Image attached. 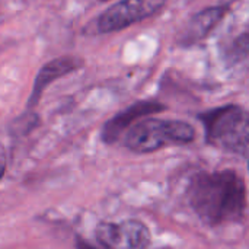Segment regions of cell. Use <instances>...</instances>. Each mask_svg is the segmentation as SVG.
Masks as SVG:
<instances>
[{
  "mask_svg": "<svg viewBox=\"0 0 249 249\" xmlns=\"http://www.w3.org/2000/svg\"><path fill=\"white\" fill-rule=\"evenodd\" d=\"M168 0H121L108 7L96 19L99 34L123 31L134 23L149 19L159 13Z\"/></svg>",
  "mask_w": 249,
  "mask_h": 249,
  "instance_id": "cell-4",
  "label": "cell"
},
{
  "mask_svg": "<svg viewBox=\"0 0 249 249\" xmlns=\"http://www.w3.org/2000/svg\"><path fill=\"white\" fill-rule=\"evenodd\" d=\"M249 55V32L236 35L232 41L223 45L222 57L228 66H235L236 63L245 60Z\"/></svg>",
  "mask_w": 249,
  "mask_h": 249,
  "instance_id": "cell-9",
  "label": "cell"
},
{
  "mask_svg": "<svg viewBox=\"0 0 249 249\" xmlns=\"http://www.w3.org/2000/svg\"><path fill=\"white\" fill-rule=\"evenodd\" d=\"M209 143L249 158V111L226 105L201 115Z\"/></svg>",
  "mask_w": 249,
  "mask_h": 249,
  "instance_id": "cell-3",
  "label": "cell"
},
{
  "mask_svg": "<svg viewBox=\"0 0 249 249\" xmlns=\"http://www.w3.org/2000/svg\"><path fill=\"white\" fill-rule=\"evenodd\" d=\"M83 249H93V248H90V247H88V245H85V247H83Z\"/></svg>",
  "mask_w": 249,
  "mask_h": 249,
  "instance_id": "cell-11",
  "label": "cell"
},
{
  "mask_svg": "<svg viewBox=\"0 0 249 249\" xmlns=\"http://www.w3.org/2000/svg\"><path fill=\"white\" fill-rule=\"evenodd\" d=\"M4 171H6V153H4V149L0 146V179L4 175Z\"/></svg>",
  "mask_w": 249,
  "mask_h": 249,
  "instance_id": "cell-10",
  "label": "cell"
},
{
  "mask_svg": "<svg viewBox=\"0 0 249 249\" xmlns=\"http://www.w3.org/2000/svg\"><path fill=\"white\" fill-rule=\"evenodd\" d=\"M194 139L196 130L185 121L149 117L128 128L124 143L134 153H152L166 146L188 144Z\"/></svg>",
  "mask_w": 249,
  "mask_h": 249,
  "instance_id": "cell-2",
  "label": "cell"
},
{
  "mask_svg": "<svg viewBox=\"0 0 249 249\" xmlns=\"http://www.w3.org/2000/svg\"><path fill=\"white\" fill-rule=\"evenodd\" d=\"M226 13L228 6H213L194 15L182 32V44L190 45L206 38L226 16Z\"/></svg>",
  "mask_w": 249,
  "mask_h": 249,
  "instance_id": "cell-8",
  "label": "cell"
},
{
  "mask_svg": "<svg viewBox=\"0 0 249 249\" xmlns=\"http://www.w3.org/2000/svg\"><path fill=\"white\" fill-rule=\"evenodd\" d=\"M163 109H165V105L156 101L136 102L130 105L128 108H125L124 111L114 115L109 121H107V124L102 128V140L108 144L115 143L127 128L134 125L136 121H139L143 117L160 112Z\"/></svg>",
  "mask_w": 249,
  "mask_h": 249,
  "instance_id": "cell-6",
  "label": "cell"
},
{
  "mask_svg": "<svg viewBox=\"0 0 249 249\" xmlns=\"http://www.w3.org/2000/svg\"><path fill=\"white\" fill-rule=\"evenodd\" d=\"M83 66V60L79 57H71V55H64V57H58L54 58L48 63H45L41 70L38 71L35 80H34V86H32V92L28 101V108H32L38 104V101L41 99L44 90L57 79H61L70 73L77 71L80 67Z\"/></svg>",
  "mask_w": 249,
  "mask_h": 249,
  "instance_id": "cell-7",
  "label": "cell"
},
{
  "mask_svg": "<svg viewBox=\"0 0 249 249\" xmlns=\"http://www.w3.org/2000/svg\"><path fill=\"white\" fill-rule=\"evenodd\" d=\"M99 1H107V0H99Z\"/></svg>",
  "mask_w": 249,
  "mask_h": 249,
  "instance_id": "cell-12",
  "label": "cell"
},
{
  "mask_svg": "<svg viewBox=\"0 0 249 249\" xmlns=\"http://www.w3.org/2000/svg\"><path fill=\"white\" fill-rule=\"evenodd\" d=\"M96 236L109 249H147L150 232L139 220H124L120 223H101Z\"/></svg>",
  "mask_w": 249,
  "mask_h": 249,
  "instance_id": "cell-5",
  "label": "cell"
},
{
  "mask_svg": "<svg viewBox=\"0 0 249 249\" xmlns=\"http://www.w3.org/2000/svg\"><path fill=\"white\" fill-rule=\"evenodd\" d=\"M187 196L191 209L209 226L238 222L247 206L245 182L232 169L197 174Z\"/></svg>",
  "mask_w": 249,
  "mask_h": 249,
  "instance_id": "cell-1",
  "label": "cell"
}]
</instances>
